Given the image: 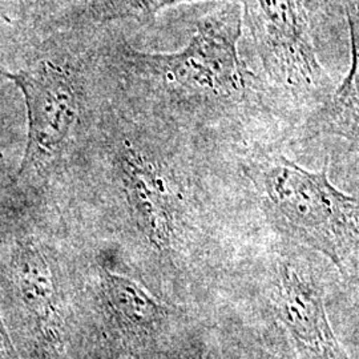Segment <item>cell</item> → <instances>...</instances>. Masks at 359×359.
Segmentation results:
<instances>
[{"mask_svg":"<svg viewBox=\"0 0 359 359\" xmlns=\"http://www.w3.org/2000/svg\"><path fill=\"white\" fill-rule=\"evenodd\" d=\"M330 160L309 170L281 154H266L252 167L273 225L285 237L327 257L337 268L359 259V196L329 179Z\"/></svg>","mask_w":359,"mask_h":359,"instance_id":"obj_1","label":"cell"},{"mask_svg":"<svg viewBox=\"0 0 359 359\" xmlns=\"http://www.w3.org/2000/svg\"><path fill=\"white\" fill-rule=\"evenodd\" d=\"M244 28L240 1H221L204 15L184 48L172 53H142L127 50L132 63L147 76L198 102H234L246 90L238 43Z\"/></svg>","mask_w":359,"mask_h":359,"instance_id":"obj_2","label":"cell"},{"mask_svg":"<svg viewBox=\"0 0 359 359\" xmlns=\"http://www.w3.org/2000/svg\"><path fill=\"white\" fill-rule=\"evenodd\" d=\"M249 28L264 71L285 102L309 114L333 93L321 65L304 0H244Z\"/></svg>","mask_w":359,"mask_h":359,"instance_id":"obj_3","label":"cell"},{"mask_svg":"<svg viewBox=\"0 0 359 359\" xmlns=\"http://www.w3.org/2000/svg\"><path fill=\"white\" fill-rule=\"evenodd\" d=\"M20 90L27 107L28 133L19 176L50 165L60 152L79 112L76 81L65 67L40 62L18 72H1Z\"/></svg>","mask_w":359,"mask_h":359,"instance_id":"obj_4","label":"cell"},{"mask_svg":"<svg viewBox=\"0 0 359 359\" xmlns=\"http://www.w3.org/2000/svg\"><path fill=\"white\" fill-rule=\"evenodd\" d=\"M277 310L287 332L310 359H348L327 318L321 286L311 274L283 261Z\"/></svg>","mask_w":359,"mask_h":359,"instance_id":"obj_5","label":"cell"},{"mask_svg":"<svg viewBox=\"0 0 359 359\" xmlns=\"http://www.w3.org/2000/svg\"><path fill=\"white\" fill-rule=\"evenodd\" d=\"M350 35L351 63L341 86L309 114L304 126L306 139L337 137L359 152V0H342Z\"/></svg>","mask_w":359,"mask_h":359,"instance_id":"obj_6","label":"cell"},{"mask_svg":"<svg viewBox=\"0 0 359 359\" xmlns=\"http://www.w3.org/2000/svg\"><path fill=\"white\" fill-rule=\"evenodd\" d=\"M117 168L142 231L154 245L167 246L172 236V210L167 182L157 165L126 144L117 154Z\"/></svg>","mask_w":359,"mask_h":359,"instance_id":"obj_7","label":"cell"},{"mask_svg":"<svg viewBox=\"0 0 359 359\" xmlns=\"http://www.w3.org/2000/svg\"><path fill=\"white\" fill-rule=\"evenodd\" d=\"M201 0H86L72 8H68L57 19L65 27H103L117 22L154 19L160 11L182 3ZM240 1L244 0H218Z\"/></svg>","mask_w":359,"mask_h":359,"instance_id":"obj_8","label":"cell"},{"mask_svg":"<svg viewBox=\"0 0 359 359\" xmlns=\"http://www.w3.org/2000/svg\"><path fill=\"white\" fill-rule=\"evenodd\" d=\"M11 269L26 308L38 317H47L53 302V283L50 266L38 246L32 243L19 245Z\"/></svg>","mask_w":359,"mask_h":359,"instance_id":"obj_9","label":"cell"},{"mask_svg":"<svg viewBox=\"0 0 359 359\" xmlns=\"http://www.w3.org/2000/svg\"><path fill=\"white\" fill-rule=\"evenodd\" d=\"M107 294L116 311L137 327L152 325L160 316V305L128 278L107 276Z\"/></svg>","mask_w":359,"mask_h":359,"instance_id":"obj_10","label":"cell"},{"mask_svg":"<svg viewBox=\"0 0 359 359\" xmlns=\"http://www.w3.org/2000/svg\"><path fill=\"white\" fill-rule=\"evenodd\" d=\"M313 31L316 27L322 32H327L337 23L345 19L342 0H304Z\"/></svg>","mask_w":359,"mask_h":359,"instance_id":"obj_11","label":"cell"},{"mask_svg":"<svg viewBox=\"0 0 359 359\" xmlns=\"http://www.w3.org/2000/svg\"><path fill=\"white\" fill-rule=\"evenodd\" d=\"M6 354H7V339H6L4 333L1 330V326H0V357H3Z\"/></svg>","mask_w":359,"mask_h":359,"instance_id":"obj_12","label":"cell"},{"mask_svg":"<svg viewBox=\"0 0 359 359\" xmlns=\"http://www.w3.org/2000/svg\"><path fill=\"white\" fill-rule=\"evenodd\" d=\"M41 1H44V3H47V4H52V3H59V1H62V0H41ZM83 1H86V0H76L75 1V4L72 6V7H75L77 4H80V3H83ZM71 7V8H72Z\"/></svg>","mask_w":359,"mask_h":359,"instance_id":"obj_13","label":"cell"},{"mask_svg":"<svg viewBox=\"0 0 359 359\" xmlns=\"http://www.w3.org/2000/svg\"><path fill=\"white\" fill-rule=\"evenodd\" d=\"M261 359H266V358H261Z\"/></svg>","mask_w":359,"mask_h":359,"instance_id":"obj_14","label":"cell"}]
</instances>
